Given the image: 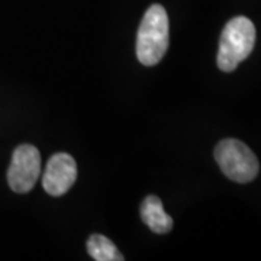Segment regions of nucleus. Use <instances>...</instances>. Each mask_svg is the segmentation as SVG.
Returning a JSON list of instances; mask_svg holds the SVG:
<instances>
[{"label":"nucleus","mask_w":261,"mask_h":261,"mask_svg":"<svg viewBox=\"0 0 261 261\" xmlns=\"http://www.w3.org/2000/svg\"><path fill=\"white\" fill-rule=\"evenodd\" d=\"M41 176V154L34 145L23 144L13 151L8 183L16 193H28Z\"/></svg>","instance_id":"nucleus-4"},{"label":"nucleus","mask_w":261,"mask_h":261,"mask_svg":"<svg viewBox=\"0 0 261 261\" xmlns=\"http://www.w3.org/2000/svg\"><path fill=\"white\" fill-rule=\"evenodd\" d=\"M168 49V16L161 5H152L141 20L137 35V58L142 65L159 64Z\"/></svg>","instance_id":"nucleus-1"},{"label":"nucleus","mask_w":261,"mask_h":261,"mask_svg":"<svg viewBox=\"0 0 261 261\" xmlns=\"http://www.w3.org/2000/svg\"><path fill=\"white\" fill-rule=\"evenodd\" d=\"M141 219L152 232L168 233L173 229V218L166 212L160 197L147 196L141 205Z\"/></svg>","instance_id":"nucleus-6"},{"label":"nucleus","mask_w":261,"mask_h":261,"mask_svg":"<svg viewBox=\"0 0 261 261\" xmlns=\"http://www.w3.org/2000/svg\"><path fill=\"white\" fill-rule=\"evenodd\" d=\"M255 45V27L245 16L231 19L221 34L216 63L225 73L233 71L250 56Z\"/></svg>","instance_id":"nucleus-2"},{"label":"nucleus","mask_w":261,"mask_h":261,"mask_svg":"<svg viewBox=\"0 0 261 261\" xmlns=\"http://www.w3.org/2000/svg\"><path fill=\"white\" fill-rule=\"evenodd\" d=\"M77 178L75 160L67 152H57L48 160L42 173V186L49 196L65 195Z\"/></svg>","instance_id":"nucleus-5"},{"label":"nucleus","mask_w":261,"mask_h":261,"mask_svg":"<svg viewBox=\"0 0 261 261\" xmlns=\"http://www.w3.org/2000/svg\"><path fill=\"white\" fill-rule=\"evenodd\" d=\"M214 155L222 173L235 183H250L260 171L258 159L240 140H222L215 147Z\"/></svg>","instance_id":"nucleus-3"},{"label":"nucleus","mask_w":261,"mask_h":261,"mask_svg":"<svg viewBox=\"0 0 261 261\" xmlns=\"http://www.w3.org/2000/svg\"><path fill=\"white\" fill-rule=\"evenodd\" d=\"M87 252L96 261L125 260L119 250L116 248V245L109 238H106L105 235H100V233H93L87 240Z\"/></svg>","instance_id":"nucleus-7"}]
</instances>
